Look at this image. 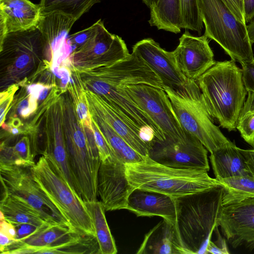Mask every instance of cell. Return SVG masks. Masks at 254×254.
Segmentation results:
<instances>
[{"label":"cell","mask_w":254,"mask_h":254,"mask_svg":"<svg viewBox=\"0 0 254 254\" xmlns=\"http://www.w3.org/2000/svg\"><path fill=\"white\" fill-rule=\"evenodd\" d=\"M99 77L109 85L104 101L141 130V137L150 141L165 139L164 133L149 117L129 97L124 89L128 85L144 83L160 88L162 83L156 74L139 57L130 54L126 59L105 66Z\"/></svg>","instance_id":"1"},{"label":"cell","mask_w":254,"mask_h":254,"mask_svg":"<svg viewBox=\"0 0 254 254\" xmlns=\"http://www.w3.org/2000/svg\"><path fill=\"white\" fill-rule=\"evenodd\" d=\"M223 188L218 186L175 198V227L186 254H207V247L219 226Z\"/></svg>","instance_id":"2"},{"label":"cell","mask_w":254,"mask_h":254,"mask_svg":"<svg viewBox=\"0 0 254 254\" xmlns=\"http://www.w3.org/2000/svg\"><path fill=\"white\" fill-rule=\"evenodd\" d=\"M211 116L228 131H235L248 91L242 68L231 60L216 62L196 81Z\"/></svg>","instance_id":"3"},{"label":"cell","mask_w":254,"mask_h":254,"mask_svg":"<svg viewBox=\"0 0 254 254\" xmlns=\"http://www.w3.org/2000/svg\"><path fill=\"white\" fill-rule=\"evenodd\" d=\"M125 165L127 179L135 189L158 192L174 198L221 186L206 171L170 167L148 156L140 162Z\"/></svg>","instance_id":"4"},{"label":"cell","mask_w":254,"mask_h":254,"mask_svg":"<svg viewBox=\"0 0 254 254\" xmlns=\"http://www.w3.org/2000/svg\"><path fill=\"white\" fill-rule=\"evenodd\" d=\"M184 129L196 137L211 153L231 141L214 123L195 80L175 89L163 86Z\"/></svg>","instance_id":"5"},{"label":"cell","mask_w":254,"mask_h":254,"mask_svg":"<svg viewBox=\"0 0 254 254\" xmlns=\"http://www.w3.org/2000/svg\"><path fill=\"white\" fill-rule=\"evenodd\" d=\"M204 35L216 42L231 59L241 65L254 56L247 25L239 21L222 0H198Z\"/></svg>","instance_id":"6"},{"label":"cell","mask_w":254,"mask_h":254,"mask_svg":"<svg viewBox=\"0 0 254 254\" xmlns=\"http://www.w3.org/2000/svg\"><path fill=\"white\" fill-rule=\"evenodd\" d=\"M31 169L40 189L71 227L81 234L96 236L93 220L84 201L50 160L42 155Z\"/></svg>","instance_id":"7"},{"label":"cell","mask_w":254,"mask_h":254,"mask_svg":"<svg viewBox=\"0 0 254 254\" xmlns=\"http://www.w3.org/2000/svg\"><path fill=\"white\" fill-rule=\"evenodd\" d=\"M0 176L3 194L13 196L29 204L50 224H61L72 228L40 189L30 167L0 164Z\"/></svg>","instance_id":"8"},{"label":"cell","mask_w":254,"mask_h":254,"mask_svg":"<svg viewBox=\"0 0 254 254\" xmlns=\"http://www.w3.org/2000/svg\"><path fill=\"white\" fill-rule=\"evenodd\" d=\"M124 89L130 99L152 120L165 138L185 140L188 132L182 127L164 89L140 83Z\"/></svg>","instance_id":"9"},{"label":"cell","mask_w":254,"mask_h":254,"mask_svg":"<svg viewBox=\"0 0 254 254\" xmlns=\"http://www.w3.org/2000/svg\"><path fill=\"white\" fill-rule=\"evenodd\" d=\"M208 150L195 136L188 132L185 140L165 138L152 140L149 143L148 157L165 166L183 169H196L208 172Z\"/></svg>","instance_id":"10"},{"label":"cell","mask_w":254,"mask_h":254,"mask_svg":"<svg viewBox=\"0 0 254 254\" xmlns=\"http://www.w3.org/2000/svg\"><path fill=\"white\" fill-rule=\"evenodd\" d=\"M219 226L233 248L254 249V197L223 205Z\"/></svg>","instance_id":"11"},{"label":"cell","mask_w":254,"mask_h":254,"mask_svg":"<svg viewBox=\"0 0 254 254\" xmlns=\"http://www.w3.org/2000/svg\"><path fill=\"white\" fill-rule=\"evenodd\" d=\"M134 189L127 179L125 163L117 157L101 161L97 193L105 211L126 209L128 197Z\"/></svg>","instance_id":"12"},{"label":"cell","mask_w":254,"mask_h":254,"mask_svg":"<svg viewBox=\"0 0 254 254\" xmlns=\"http://www.w3.org/2000/svg\"><path fill=\"white\" fill-rule=\"evenodd\" d=\"M173 52L178 67L189 80L196 81L216 62L208 38L204 35L194 36L188 30Z\"/></svg>","instance_id":"13"},{"label":"cell","mask_w":254,"mask_h":254,"mask_svg":"<svg viewBox=\"0 0 254 254\" xmlns=\"http://www.w3.org/2000/svg\"><path fill=\"white\" fill-rule=\"evenodd\" d=\"M132 53L140 58L160 78L163 86L175 89L188 80L178 67L172 52L162 49L153 39H143L132 47Z\"/></svg>","instance_id":"14"},{"label":"cell","mask_w":254,"mask_h":254,"mask_svg":"<svg viewBox=\"0 0 254 254\" xmlns=\"http://www.w3.org/2000/svg\"><path fill=\"white\" fill-rule=\"evenodd\" d=\"M125 42L119 36L112 34L100 19L94 36L78 49L72 56L80 59H93L105 66L124 60L130 56Z\"/></svg>","instance_id":"15"},{"label":"cell","mask_w":254,"mask_h":254,"mask_svg":"<svg viewBox=\"0 0 254 254\" xmlns=\"http://www.w3.org/2000/svg\"><path fill=\"white\" fill-rule=\"evenodd\" d=\"M40 7L29 0H0V40L8 33L37 26Z\"/></svg>","instance_id":"16"},{"label":"cell","mask_w":254,"mask_h":254,"mask_svg":"<svg viewBox=\"0 0 254 254\" xmlns=\"http://www.w3.org/2000/svg\"><path fill=\"white\" fill-rule=\"evenodd\" d=\"M79 233H80L67 226L61 224H45L39 227L35 232L23 239L14 240L0 253L8 254L14 249L24 248L26 254H36L41 249L55 248L68 243Z\"/></svg>","instance_id":"17"},{"label":"cell","mask_w":254,"mask_h":254,"mask_svg":"<svg viewBox=\"0 0 254 254\" xmlns=\"http://www.w3.org/2000/svg\"><path fill=\"white\" fill-rule=\"evenodd\" d=\"M126 209L132 212L137 216H158L175 224V199L164 193L135 189L128 197Z\"/></svg>","instance_id":"18"},{"label":"cell","mask_w":254,"mask_h":254,"mask_svg":"<svg viewBox=\"0 0 254 254\" xmlns=\"http://www.w3.org/2000/svg\"><path fill=\"white\" fill-rule=\"evenodd\" d=\"M137 254H186L175 224L163 219L144 236Z\"/></svg>","instance_id":"19"},{"label":"cell","mask_w":254,"mask_h":254,"mask_svg":"<svg viewBox=\"0 0 254 254\" xmlns=\"http://www.w3.org/2000/svg\"><path fill=\"white\" fill-rule=\"evenodd\" d=\"M99 117L135 151L145 157L149 145L141 137V130L117 112L102 98L98 99Z\"/></svg>","instance_id":"20"},{"label":"cell","mask_w":254,"mask_h":254,"mask_svg":"<svg viewBox=\"0 0 254 254\" xmlns=\"http://www.w3.org/2000/svg\"><path fill=\"white\" fill-rule=\"evenodd\" d=\"M211 164L217 180L251 173L240 148L230 141L210 153Z\"/></svg>","instance_id":"21"},{"label":"cell","mask_w":254,"mask_h":254,"mask_svg":"<svg viewBox=\"0 0 254 254\" xmlns=\"http://www.w3.org/2000/svg\"><path fill=\"white\" fill-rule=\"evenodd\" d=\"M151 26L175 34L181 32L182 25L180 0H157L149 8Z\"/></svg>","instance_id":"22"},{"label":"cell","mask_w":254,"mask_h":254,"mask_svg":"<svg viewBox=\"0 0 254 254\" xmlns=\"http://www.w3.org/2000/svg\"><path fill=\"white\" fill-rule=\"evenodd\" d=\"M0 211L4 214L5 220L13 224H29L40 227L49 224L30 205L8 194L3 195L0 203Z\"/></svg>","instance_id":"23"},{"label":"cell","mask_w":254,"mask_h":254,"mask_svg":"<svg viewBox=\"0 0 254 254\" xmlns=\"http://www.w3.org/2000/svg\"><path fill=\"white\" fill-rule=\"evenodd\" d=\"M217 180L223 190V205L254 197V175L252 173Z\"/></svg>","instance_id":"24"},{"label":"cell","mask_w":254,"mask_h":254,"mask_svg":"<svg viewBox=\"0 0 254 254\" xmlns=\"http://www.w3.org/2000/svg\"><path fill=\"white\" fill-rule=\"evenodd\" d=\"M85 203L93 220L100 254H117L115 242L107 223L102 203L97 200Z\"/></svg>","instance_id":"25"},{"label":"cell","mask_w":254,"mask_h":254,"mask_svg":"<svg viewBox=\"0 0 254 254\" xmlns=\"http://www.w3.org/2000/svg\"><path fill=\"white\" fill-rule=\"evenodd\" d=\"M101 0H41L42 16L58 13L75 21Z\"/></svg>","instance_id":"26"},{"label":"cell","mask_w":254,"mask_h":254,"mask_svg":"<svg viewBox=\"0 0 254 254\" xmlns=\"http://www.w3.org/2000/svg\"><path fill=\"white\" fill-rule=\"evenodd\" d=\"M98 122L99 129L118 159L125 164H131L140 162L144 159L145 157L135 151L102 119L99 118Z\"/></svg>","instance_id":"27"},{"label":"cell","mask_w":254,"mask_h":254,"mask_svg":"<svg viewBox=\"0 0 254 254\" xmlns=\"http://www.w3.org/2000/svg\"><path fill=\"white\" fill-rule=\"evenodd\" d=\"M37 254H99L96 236L78 234L72 240L55 248L41 249Z\"/></svg>","instance_id":"28"},{"label":"cell","mask_w":254,"mask_h":254,"mask_svg":"<svg viewBox=\"0 0 254 254\" xmlns=\"http://www.w3.org/2000/svg\"><path fill=\"white\" fill-rule=\"evenodd\" d=\"M236 129L244 140L254 148V92L248 91V97L238 116Z\"/></svg>","instance_id":"29"},{"label":"cell","mask_w":254,"mask_h":254,"mask_svg":"<svg viewBox=\"0 0 254 254\" xmlns=\"http://www.w3.org/2000/svg\"><path fill=\"white\" fill-rule=\"evenodd\" d=\"M182 25V28L190 29L201 34L203 27L198 4V0H180Z\"/></svg>","instance_id":"30"},{"label":"cell","mask_w":254,"mask_h":254,"mask_svg":"<svg viewBox=\"0 0 254 254\" xmlns=\"http://www.w3.org/2000/svg\"><path fill=\"white\" fill-rule=\"evenodd\" d=\"M100 23V19L91 26L68 36V42L70 46L76 49L82 46L96 34Z\"/></svg>","instance_id":"31"},{"label":"cell","mask_w":254,"mask_h":254,"mask_svg":"<svg viewBox=\"0 0 254 254\" xmlns=\"http://www.w3.org/2000/svg\"><path fill=\"white\" fill-rule=\"evenodd\" d=\"M13 148L15 154L24 163L25 166L31 167L35 164L30 143L27 137H23Z\"/></svg>","instance_id":"32"},{"label":"cell","mask_w":254,"mask_h":254,"mask_svg":"<svg viewBox=\"0 0 254 254\" xmlns=\"http://www.w3.org/2000/svg\"><path fill=\"white\" fill-rule=\"evenodd\" d=\"M0 164L25 166L15 154L13 147L5 146L4 144H1L0 147Z\"/></svg>","instance_id":"33"},{"label":"cell","mask_w":254,"mask_h":254,"mask_svg":"<svg viewBox=\"0 0 254 254\" xmlns=\"http://www.w3.org/2000/svg\"><path fill=\"white\" fill-rule=\"evenodd\" d=\"M214 232L217 236V240L212 242L211 240L209 241L207 247V254H229L230 253L228 249L226 240L220 235L218 227Z\"/></svg>","instance_id":"34"},{"label":"cell","mask_w":254,"mask_h":254,"mask_svg":"<svg viewBox=\"0 0 254 254\" xmlns=\"http://www.w3.org/2000/svg\"><path fill=\"white\" fill-rule=\"evenodd\" d=\"M232 12L236 18L247 25L243 0H222Z\"/></svg>","instance_id":"35"},{"label":"cell","mask_w":254,"mask_h":254,"mask_svg":"<svg viewBox=\"0 0 254 254\" xmlns=\"http://www.w3.org/2000/svg\"><path fill=\"white\" fill-rule=\"evenodd\" d=\"M242 66L243 79L247 91L254 92V62Z\"/></svg>","instance_id":"36"},{"label":"cell","mask_w":254,"mask_h":254,"mask_svg":"<svg viewBox=\"0 0 254 254\" xmlns=\"http://www.w3.org/2000/svg\"><path fill=\"white\" fill-rule=\"evenodd\" d=\"M13 225L16 231L15 240L23 239L33 233L39 227L29 224H18Z\"/></svg>","instance_id":"37"},{"label":"cell","mask_w":254,"mask_h":254,"mask_svg":"<svg viewBox=\"0 0 254 254\" xmlns=\"http://www.w3.org/2000/svg\"><path fill=\"white\" fill-rule=\"evenodd\" d=\"M0 232L4 233L11 239L15 240L16 231L13 224L4 219L0 220Z\"/></svg>","instance_id":"38"},{"label":"cell","mask_w":254,"mask_h":254,"mask_svg":"<svg viewBox=\"0 0 254 254\" xmlns=\"http://www.w3.org/2000/svg\"><path fill=\"white\" fill-rule=\"evenodd\" d=\"M246 22L247 24L254 18V0H243Z\"/></svg>","instance_id":"39"},{"label":"cell","mask_w":254,"mask_h":254,"mask_svg":"<svg viewBox=\"0 0 254 254\" xmlns=\"http://www.w3.org/2000/svg\"><path fill=\"white\" fill-rule=\"evenodd\" d=\"M240 150L245 158L250 171L254 175V148L243 149L240 148Z\"/></svg>","instance_id":"40"},{"label":"cell","mask_w":254,"mask_h":254,"mask_svg":"<svg viewBox=\"0 0 254 254\" xmlns=\"http://www.w3.org/2000/svg\"><path fill=\"white\" fill-rule=\"evenodd\" d=\"M44 87V86L41 84H33L28 86L27 90L30 95L38 99L39 94Z\"/></svg>","instance_id":"41"},{"label":"cell","mask_w":254,"mask_h":254,"mask_svg":"<svg viewBox=\"0 0 254 254\" xmlns=\"http://www.w3.org/2000/svg\"><path fill=\"white\" fill-rule=\"evenodd\" d=\"M76 112L78 117L81 121L85 120L88 116L87 108L82 102H79L76 107Z\"/></svg>","instance_id":"42"},{"label":"cell","mask_w":254,"mask_h":254,"mask_svg":"<svg viewBox=\"0 0 254 254\" xmlns=\"http://www.w3.org/2000/svg\"><path fill=\"white\" fill-rule=\"evenodd\" d=\"M59 72L62 80V85L64 87L69 81V71L66 68L62 67L59 69Z\"/></svg>","instance_id":"43"},{"label":"cell","mask_w":254,"mask_h":254,"mask_svg":"<svg viewBox=\"0 0 254 254\" xmlns=\"http://www.w3.org/2000/svg\"><path fill=\"white\" fill-rule=\"evenodd\" d=\"M14 240L11 239L4 233L0 232V250L2 251L6 247L11 244Z\"/></svg>","instance_id":"44"},{"label":"cell","mask_w":254,"mask_h":254,"mask_svg":"<svg viewBox=\"0 0 254 254\" xmlns=\"http://www.w3.org/2000/svg\"><path fill=\"white\" fill-rule=\"evenodd\" d=\"M247 29L250 42L253 45L254 43V18L247 24Z\"/></svg>","instance_id":"45"},{"label":"cell","mask_w":254,"mask_h":254,"mask_svg":"<svg viewBox=\"0 0 254 254\" xmlns=\"http://www.w3.org/2000/svg\"><path fill=\"white\" fill-rule=\"evenodd\" d=\"M29 107V100H28L26 99L22 100L19 103L17 107V111L18 113L20 115L21 112L25 110V109Z\"/></svg>","instance_id":"46"},{"label":"cell","mask_w":254,"mask_h":254,"mask_svg":"<svg viewBox=\"0 0 254 254\" xmlns=\"http://www.w3.org/2000/svg\"><path fill=\"white\" fill-rule=\"evenodd\" d=\"M49 88H50V87H49L48 86H44V87L41 91V92L39 94V97L38 98V99L39 100L41 101V100H44L45 98V97H46V96L48 94Z\"/></svg>","instance_id":"47"},{"label":"cell","mask_w":254,"mask_h":254,"mask_svg":"<svg viewBox=\"0 0 254 254\" xmlns=\"http://www.w3.org/2000/svg\"><path fill=\"white\" fill-rule=\"evenodd\" d=\"M157 0H142L143 2L145 3L149 8H150Z\"/></svg>","instance_id":"48"},{"label":"cell","mask_w":254,"mask_h":254,"mask_svg":"<svg viewBox=\"0 0 254 254\" xmlns=\"http://www.w3.org/2000/svg\"><path fill=\"white\" fill-rule=\"evenodd\" d=\"M11 133L13 134H18L19 133V130L16 128V127H13L11 129Z\"/></svg>","instance_id":"49"},{"label":"cell","mask_w":254,"mask_h":254,"mask_svg":"<svg viewBox=\"0 0 254 254\" xmlns=\"http://www.w3.org/2000/svg\"><path fill=\"white\" fill-rule=\"evenodd\" d=\"M0 220H4L5 219V217H4V214H3V213L1 211H0Z\"/></svg>","instance_id":"50"},{"label":"cell","mask_w":254,"mask_h":254,"mask_svg":"<svg viewBox=\"0 0 254 254\" xmlns=\"http://www.w3.org/2000/svg\"><path fill=\"white\" fill-rule=\"evenodd\" d=\"M253 62H254V60H253Z\"/></svg>","instance_id":"51"}]
</instances>
